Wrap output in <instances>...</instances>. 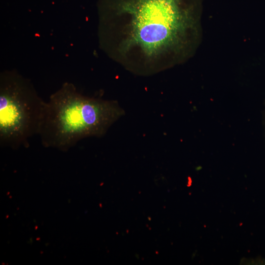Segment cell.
<instances>
[{
  "label": "cell",
  "mask_w": 265,
  "mask_h": 265,
  "mask_svg": "<svg viewBox=\"0 0 265 265\" xmlns=\"http://www.w3.org/2000/svg\"><path fill=\"white\" fill-rule=\"evenodd\" d=\"M124 113L116 101L83 96L65 82L46 102L38 135L45 147L67 151L83 138L104 136Z\"/></svg>",
  "instance_id": "7a4b0ae2"
},
{
  "label": "cell",
  "mask_w": 265,
  "mask_h": 265,
  "mask_svg": "<svg viewBox=\"0 0 265 265\" xmlns=\"http://www.w3.org/2000/svg\"><path fill=\"white\" fill-rule=\"evenodd\" d=\"M46 102L27 79L15 70L0 75V144L13 149L29 145L38 134Z\"/></svg>",
  "instance_id": "3957f363"
},
{
  "label": "cell",
  "mask_w": 265,
  "mask_h": 265,
  "mask_svg": "<svg viewBox=\"0 0 265 265\" xmlns=\"http://www.w3.org/2000/svg\"><path fill=\"white\" fill-rule=\"evenodd\" d=\"M203 9V0H101L100 45L133 74L159 73L195 54Z\"/></svg>",
  "instance_id": "6da1fadb"
}]
</instances>
